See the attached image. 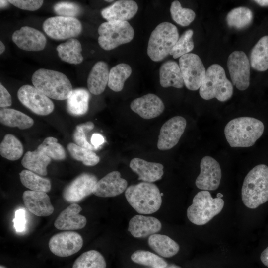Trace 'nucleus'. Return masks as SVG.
<instances>
[{
	"instance_id": "f257e3e1",
	"label": "nucleus",
	"mask_w": 268,
	"mask_h": 268,
	"mask_svg": "<svg viewBox=\"0 0 268 268\" xmlns=\"http://www.w3.org/2000/svg\"><path fill=\"white\" fill-rule=\"evenodd\" d=\"M264 125L262 121L250 117L236 118L225 126L224 134L232 147H248L253 146L262 136Z\"/></svg>"
},
{
	"instance_id": "f03ea898",
	"label": "nucleus",
	"mask_w": 268,
	"mask_h": 268,
	"mask_svg": "<svg viewBox=\"0 0 268 268\" xmlns=\"http://www.w3.org/2000/svg\"><path fill=\"white\" fill-rule=\"evenodd\" d=\"M242 201L249 208L255 209L268 201V167L259 164L245 176L241 189Z\"/></svg>"
},
{
	"instance_id": "7ed1b4c3",
	"label": "nucleus",
	"mask_w": 268,
	"mask_h": 268,
	"mask_svg": "<svg viewBox=\"0 0 268 268\" xmlns=\"http://www.w3.org/2000/svg\"><path fill=\"white\" fill-rule=\"evenodd\" d=\"M31 81L38 90L49 98L55 100L67 99L73 90L67 77L54 70L38 69L33 73Z\"/></svg>"
},
{
	"instance_id": "20e7f679",
	"label": "nucleus",
	"mask_w": 268,
	"mask_h": 268,
	"mask_svg": "<svg viewBox=\"0 0 268 268\" xmlns=\"http://www.w3.org/2000/svg\"><path fill=\"white\" fill-rule=\"evenodd\" d=\"M125 196L129 203L140 214L153 213L162 204L160 190L152 183L142 182L131 185L126 190Z\"/></svg>"
},
{
	"instance_id": "39448f33",
	"label": "nucleus",
	"mask_w": 268,
	"mask_h": 268,
	"mask_svg": "<svg viewBox=\"0 0 268 268\" xmlns=\"http://www.w3.org/2000/svg\"><path fill=\"white\" fill-rule=\"evenodd\" d=\"M233 92L232 83L227 78L223 68L216 64L211 65L199 89L201 97L206 100L215 98L224 102L232 97Z\"/></svg>"
},
{
	"instance_id": "423d86ee",
	"label": "nucleus",
	"mask_w": 268,
	"mask_h": 268,
	"mask_svg": "<svg viewBox=\"0 0 268 268\" xmlns=\"http://www.w3.org/2000/svg\"><path fill=\"white\" fill-rule=\"evenodd\" d=\"M177 28L171 23L163 22L151 32L147 50L149 57L154 62H159L169 54L179 39Z\"/></svg>"
},
{
	"instance_id": "0eeeda50",
	"label": "nucleus",
	"mask_w": 268,
	"mask_h": 268,
	"mask_svg": "<svg viewBox=\"0 0 268 268\" xmlns=\"http://www.w3.org/2000/svg\"><path fill=\"white\" fill-rule=\"evenodd\" d=\"M224 204L222 198H212L208 191H200L194 196L192 204L187 209L188 218L194 224L204 225L221 211Z\"/></svg>"
},
{
	"instance_id": "6e6552de",
	"label": "nucleus",
	"mask_w": 268,
	"mask_h": 268,
	"mask_svg": "<svg viewBox=\"0 0 268 268\" xmlns=\"http://www.w3.org/2000/svg\"><path fill=\"white\" fill-rule=\"evenodd\" d=\"M98 44L105 50H111L131 42L134 32L127 21H110L102 23L98 27Z\"/></svg>"
},
{
	"instance_id": "1a4fd4ad",
	"label": "nucleus",
	"mask_w": 268,
	"mask_h": 268,
	"mask_svg": "<svg viewBox=\"0 0 268 268\" xmlns=\"http://www.w3.org/2000/svg\"><path fill=\"white\" fill-rule=\"evenodd\" d=\"M42 27L50 38L58 40L77 37L82 29L81 22L76 18L60 16L47 18L43 22Z\"/></svg>"
},
{
	"instance_id": "9d476101",
	"label": "nucleus",
	"mask_w": 268,
	"mask_h": 268,
	"mask_svg": "<svg viewBox=\"0 0 268 268\" xmlns=\"http://www.w3.org/2000/svg\"><path fill=\"white\" fill-rule=\"evenodd\" d=\"M179 63L185 86L192 91L200 89L206 70L199 56L194 53L187 54L180 58Z\"/></svg>"
},
{
	"instance_id": "9b49d317",
	"label": "nucleus",
	"mask_w": 268,
	"mask_h": 268,
	"mask_svg": "<svg viewBox=\"0 0 268 268\" xmlns=\"http://www.w3.org/2000/svg\"><path fill=\"white\" fill-rule=\"evenodd\" d=\"M17 97L24 106L38 115H48L54 109L52 100L34 86L24 85L20 87Z\"/></svg>"
},
{
	"instance_id": "f8f14e48",
	"label": "nucleus",
	"mask_w": 268,
	"mask_h": 268,
	"mask_svg": "<svg viewBox=\"0 0 268 268\" xmlns=\"http://www.w3.org/2000/svg\"><path fill=\"white\" fill-rule=\"evenodd\" d=\"M227 67L232 84L239 90L248 88L250 84V66L246 54L235 51L228 57Z\"/></svg>"
},
{
	"instance_id": "ddd939ff",
	"label": "nucleus",
	"mask_w": 268,
	"mask_h": 268,
	"mask_svg": "<svg viewBox=\"0 0 268 268\" xmlns=\"http://www.w3.org/2000/svg\"><path fill=\"white\" fill-rule=\"evenodd\" d=\"M82 236L77 232L66 231L54 235L49 240V248L54 255L67 257L78 252L83 246Z\"/></svg>"
},
{
	"instance_id": "4468645a",
	"label": "nucleus",
	"mask_w": 268,
	"mask_h": 268,
	"mask_svg": "<svg viewBox=\"0 0 268 268\" xmlns=\"http://www.w3.org/2000/svg\"><path fill=\"white\" fill-rule=\"evenodd\" d=\"M97 182V178L94 175L83 173L77 176L64 188L63 197L68 202H78L93 194V189Z\"/></svg>"
},
{
	"instance_id": "2eb2a0df",
	"label": "nucleus",
	"mask_w": 268,
	"mask_h": 268,
	"mask_svg": "<svg viewBox=\"0 0 268 268\" xmlns=\"http://www.w3.org/2000/svg\"><path fill=\"white\" fill-rule=\"evenodd\" d=\"M222 177L219 163L209 156L203 157L200 163V173L197 177L195 184L202 190H215L220 183Z\"/></svg>"
},
{
	"instance_id": "dca6fc26",
	"label": "nucleus",
	"mask_w": 268,
	"mask_h": 268,
	"mask_svg": "<svg viewBox=\"0 0 268 268\" xmlns=\"http://www.w3.org/2000/svg\"><path fill=\"white\" fill-rule=\"evenodd\" d=\"M186 125V119L180 116L173 117L165 122L160 129L158 136V149L167 150L174 147L184 133Z\"/></svg>"
},
{
	"instance_id": "f3484780",
	"label": "nucleus",
	"mask_w": 268,
	"mask_h": 268,
	"mask_svg": "<svg viewBox=\"0 0 268 268\" xmlns=\"http://www.w3.org/2000/svg\"><path fill=\"white\" fill-rule=\"evenodd\" d=\"M12 40L18 48L28 51L43 50L47 43L45 36L41 31L27 26L15 31Z\"/></svg>"
},
{
	"instance_id": "a211bd4d",
	"label": "nucleus",
	"mask_w": 268,
	"mask_h": 268,
	"mask_svg": "<svg viewBox=\"0 0 268 268\" xmlns=\"http://www.w3.org/2000/svg\"><path fill=\"white\" fill-rule=\"evenodd\" d=\"M128 182L118 171H113L98 181L93 191L96 196L107 198L119 195L127 189Z\"/></svg>"
},
{
	"instance_id": "6ab92c4d",
	"label": "nucleus",
	"mask_w": 268,
	"mask_h": 268,
	"mask_svg": "<svg viewBox=\"0 0 268 268\" xmlns=\"http://www.w3.org/2000/svg\"><path fill=\"white\" fill-rule=\"evenodd\" d=\"M131 110L144 119H151L161 115L165 106L156 95L148 93L134 99L130 104Z\"/></svg>"
},
{
	"instance_id": "aec40b11",
	"label": "nucleus",
	"mask_w": 268,
	"mask_h": 268,
	"mask_svg": "<svg viewBox=\"0 0 268 268\" xmlns=\"http://www.w3.org/2000/svg\"><path fill=\"white\" fill-rule=\"evenodd\" d=\"M81 206L76 203H71L58 215L54 226L59 230L70 231L83 228L87 223L85 216L79 214Z\"/></svg>"
},
{
	"instance_id": "412c9836",
	"label": "nucleus",
	"mask_w": 268,
	"mask_h": 268,
	"mask_svg": "<svg viewBox=\"0 0 268 268\" xmlns=\"http://www.w3.org/2000/svg\"><path fill=\"white\" fill-rule=\"evenodd\" d=\"M22 199L26 208L37 216H48L54 212V208L46 193L27 190L23 192Z\"/></svg>"
},
{
	"instance_id": "4be33fe9",
	"label": "nucleus",
	"mask_w": 268,
	"mask_h": 268,
	"mask_svg": "<svg viewBox=\"0 0 268 268\" xmlns=\"http://www.w3.org/2000/svg\"><path fill=\"white\" fill-rule=\"evenodd\" d=\"M136 2L131 0H120L103 9L101 14L107 21H127L132 18L137 13Z\"/></svg>"
},
{
	"instance_id": "5701e85b",
	"label": "nucleus",
	"mask_w": 268,
	"mask_h": 268,
	"mask_svg": "<svg viewBox=\"0 0 268 268\" xmlns=\"http://www.w3.org/2000/svg\"><path fill=\"white\" fill-rule=\"evenodd\" d=\"M161 228V223L157 218L136 215L130 219L128 231L135 238H144L158 232Z\"/></svg>"
},
{
	"instance_id": "b1692460",
	"label": "nucleus",
	"mask_w": 268,
	"mask_h": 268,
	"mask_svg": "<svg viewBox=\"0 0 268 268\" xmlns=\"http://www.w3.org/2000/svg\"><path fill=\"white\" fill-rule=\"evenodd\" d=\"M129 166L138 175V180L145 182L152 183L160 180L164 174L162 164L148 162L137 157L131 160Z\"/></svg>"
},
{
	"instance_id": "393cba45",
	"label": "nucleus",
	"mask_w": 268,
	"mask_h": 268,
	"mask_svg": "<svg viewBox=\"0 0 268 268\" xmlns=\"http://www.w3.org/2000/svg\"><path fill=\"white\" fill-rule=\"evenodd\" d=\"M109 70L108 66L104 61L95 63L90 70L87 78L89 91L94 95H99L105 90L108 85Z\"/></svg>"
},
{
	"instance_id": "a878e982",
	"label": "nucleus",
	"mask_w": 268,
	"mask_h": 268,
	"mask_svg": "<svg viewBox=\"0 0 268 268\" xmlns=\"http://www.w3.org/2000/svg\"><path fill=\"white\" fill-rule=\"evenodd\" d=\"M160 84L162 87L181 88L184 85L179 65L173 61H168L159 69Z\"/></svg>"
},
{
	"instance_id": "bb28decb",
	"label": "nucleus",
	"mask_w": 268,
	"mask_h": 268,
	"mask_svg": "<svg viewBox=\"0 0 268 268\" xmlns=\"http://www.w3.org/2000/svg\"><path fill=\"white\" fill-rule=\"evenodd\" d=\"M149 247L159 255L165 258L174 256L179 251V245L165 235L154 234L148 239Z\"/></svg>"
},
{
	"instance_id": "cd10ccee",
	"label": "nucleus",
	"mask_w": 268,
	"mask_h": 268,
	"mask_svg": "<svg viewBox=\"0 0 268 268\" xmlns=\"http://www.w3.org/2000/svg\"><path fill=\"white\" fill-rule=\"evenodd\" d=\"M90 97V94L86 89H73L67 99V109L68 113L75 116L85 114L88 110Z\"/></svg>"
},
{
	"instance_id": "c85d7f7f",
	"label": "nucleus",
	"mask_w": 268,
	"mask_h": 268,
	"mask_svg": "<svg viewBox=\"0 0 268 268\" xmlns=\"http://www.w3.org/2000/svg\"><path fill=\"white\" fill-rule=\"evenodd\" d=\"M51 159L42 152L36 149L28 151L24 154L22 161V165L27 170H30L41 176L47 174V166Z\"/></svg>"
},
{
	"instance_id": "c756f323",
	"label": "nucleus",
	"mask_w": 268,
	"mask_h": 268,
	"mask_svg": "<svg viewBox=\"0 0 268 268\" xmlns=\"http://www.w3.org/2000/svg\"><path fill=\"white\" fill-rule=\"evenodd\" d=\"M56 50L61 60L66 63L77 65L83 60L81 53V44L77 39L73 38L68 39L58 45Z\"/></svg>"
},
{
	"instance_id": "7c9ffc66",
	"label": "nucleus",
	"mask_w": 268,
	"mask_h": 268,
	"mask_svg": "<svg viewBox=\"0 0 268 268\" xmlns=\"http://www.w3.org/2000/svg\"><path fill=\"white\" fill-rule=\"evenodd\" d=\"M0 122L8 127L24 130L31 127L34 120L25 114L14 109L2 108L0 110Z\"/></svg>"
},
{
	"instance_id": "2f4dec72",
	"label": "nucleus",
	"mask_w": 268,
	"mask_h": 268,
	"mask_svg": "<svg viewBox=\"0 0 268 268\" xmlns=\"http://www.w3.org/2000/svg\"><path fill=\"white\" fill-rule=\"evenodd\" d=\"M251 67L259 71L268 69V36L261 37L253 47L250 55Z\"/></svg>"
},
{
	"instance_id": "473e14b6",
	"label": "nucleus",
	"mask_w": 268,
	"mask_h": 268,
	"mask_svg": "<svg viewBox=\"0 0 268 268\" xmlns=\"http://www.w3.org/2000/svg\"><path fill=\"white\" fill-rule=\"evenodd\" d=\"M21 183L31 191L47 193L51 189L49 179L42 177L30 170L25 169L19 173Z\"/></svg>"
},
{
	"instance_id": "72a5a7b5",
	"label": "nucleus",
	"mask_w": 268,
	"mask_h": 268,
	"mask_svg": "<svg viewBox=\"0 0 268 268\" xmlns=\"http://www.w3.org/2000/svg\"><path fill=\"white\" fill-rule=\"evenodd\" d=\"M132 72L131 67L127 64L121 63L115 66L109 71L108 87L115 92L121 91Z\"/></svg>"
},
{
	"instance_id": "f704fd0d",
	"label": "nucleus",
	"mask_w": 268,
	"mask_h": 268,
	"mask_svg": "<svg viewBox=\"0 0 268 268\" xmlns=\"http://www.w3.org/2000/svg\"><path fill=\"white\" fill-rule=\"evenodd\" d=\"M23 153L20 141L11 134H6L0 144V153L3 157L15 161L20 159Z\"/></svg>"
},
{
	"instance_id": "c9c22d12",
	"label": "nucleus",
	"mask_w": 268,
	"mask_h": 268,
	"mask_svg": "<svg viewBox=\"0 0 268 268\" xmlns=\"http://www.w3.org/2000/svg\"><path fill=\"white\" fill-rule=\"evenodd\" d=\"M253 19L252 11L245 6H240L232 9L226 17L228 26L238 29L248 26L252 22Z\"/></svg>"
},
{
	"instance_id": "e433bc0d",
	"label": "nucleus",
	"mask_w": 268,
	"mask_h": 268,
	"mask_svg": "<svg viewBox=\"0 0 268 268\" xmlns=\"http://www.w3.org/2000/svg\"><path fill=\"white\" fill-rule=\"evenodd\" d=\"M106 263L98 251L91 250L84 252L74 261L72 268H106Z\"/></svg>"
},
{
	"instance_id": "4c0bfd02",
	"label": "nucleus",
	"mask_w": 268,
	"mask_h": 268,
	"mask_svg": "<svg viewBox=\"0 0 268 268\" xmlns=\"http://www.w3.org/2000/svg\"><path fill=\"white\" fill-rule=\"evenodd\" d=\"M67 149L73 159L81 161L85 166H93L100 161V158L93 151L80 147L74 143H68Z\"/></svg>"
},
{
	"instance_id": "58836bf2",
	"label": "nucleus",
	"mask_w": 268,
	"mask_h": 268,
	"mask_svg": "<svg viewBox=\"0 0 268 268\" xmlns=\"http://www.w3.org/2000/svg\"><path fill=\"white\" fill-rule=\"evenodd\" d=\"M131 259L135 263L152 268H164L168 266L164 259L148 251H135L132 254Z\"/></svg>"
},
{
	"instance_id": "ea45409f",
	"label": "nucleus",
	"mask_w": 268,
	"mask_h": 268,
	"mask_svg": "<svg viewBox=\"0 0 268 268\" xmlns=\"http://www.w3.org/2000/svg\"><path fill=\"white\" fill-rule=\"evenodd\" d=\"M37 149L55 160H62L66 157L64 148L58 142L57 139L54 137L46 138Z\"/></svg>"
},
{
	"instance_id": "a19ab883",
	"label": "nucleus",
	"mask_w": 268,
	"mask_h": 268,
	"mask_svg": "<svg viewBox=\"0 0 268 268\" xmlns=\"http://www.w3.org/2000/svg\"><path fill=\"white\" fill-rule=\"evenodd\" d=\"M170 11L172 19L182 26L189 25L194 21L196 16V14L193 10L183 8L178 0L172 2Z\"/></svg>"
},
{
	"instance_id": "79ce46f5",
	"label": "nucleus",
	"mask_w": 268,
	"mask_h": 268,
	"mask_svg": "<svg viewBox=\"0 0 268 268\" xmlns=\"http://www.w3.org/2000/svg\"><path fill=\"white\" fill-rule=\"evenodd\" d=\"M193 35V31L192 29L185 31L179 38L169 54L176 59L189 53L194 47Z\"/></svg>"
},
{
	"instance_id": "37998d69",
	"label": "nucleus",
	"mask_w": 268,
	"mask_h": 268,
	"mask_svg": "<svg viewBox=\"0 0 268 268\" xmlns=\"http://www.w3.org/2000/svg\"><path fill=\"white\" fill-rule=\"evenodd\" d=\"M94 124L91 121L82 123L76 126L73 134V139L74 143L77 145L94 151L96 148L90 143L86 137V132L93 129Z\"/></svg>"
},
{
	"instance_id": "c03bdc74",
	"label": "nucleus",
	"mask_w": 268,
	"mask_h": 268,
	"mask_svg": "<svg viewBox=\"0 0 268 268\" xmlns=\"http://www.w3.org/2000/svg\"><path fill=\"white\" fill-rule=\"evenodd\" d=\"M54 11L58 16L75 17L81 12L80 6L75 3L62 1L56 3L53 6Z\"/></svg>"
},
{
	"instance_id": "a18cd8bd",
	"label": "nucleus",
	"mask_w": 268,
	"mask_h": 268,
	"mask_svg": "<svg viewBox=\"0 0 268 268\" xmlns=\"http://www.w3.org/2000/svg\"><path fill=\"white\" fill-rule=\"evenodd\" d=\"M8 1L16 7L28 11L38 10L44 2L41 0H9Z\"/></svg>"
},
{
	"instance_id": "49530a36",
	"label": "nucleus",
	"mask_w": 268,
	"mask_h": 268,
	"mask_svg": "<svg viewBox=\"0 0 268 268\" xmlns=\"http://www.w3.org/2000/svg\"><path fill=\"white\" fill-rule=\"evenodd\" d=\"M14 227L17 232H22L26 229V219L25 211L23 209L17 210L13 219Z\"/></svg>"
},
{
	"instance_id": "de8ad7c7",
	"label": "nucleus",
	"mask_w": 268,
	"mask_h": 268,
	"mask_svg": "<svg viewBox=\"0 0 268 268\" xmlns=\"http://www.w3.org/2000/svg\"><path fill=\"white\" fill-rule=\"evenodd\" d=\"M12 104L11 96L7 90L0 83V107L5 108Z\"/></svg>"
},
{
	"instance_id": "09e8293b",
	"label": "nucleus",
	"mask_w": 268,
	"mask_h": 268,
	"mask_svg": "<svg viewBox=\"0 0 268 268\" xmlns=\"http://www.w3.org/2000/svg\"><path fill=\"white\" fill-rule=\"evenodd\" d=\"M104 142V137L101 134L98 133H94L92 135L91 144L96 150L98 149Z\"/></svg>"
},
{
	"instance_id": "8fccbe9b",
	"label": "nucleus",
	"mask_w": 268,
	"mask_h": 268,
	"mask_svg": "<svg viewBox=\"0 0 268 268\" xmlns=\"http://www.w3.org/2000/svg\"><path fill=\"white\" fill-rule=\"evenodd\" d=\"M260 259L263 264L268 267V246L262 252Z\"/></svg>"
},
{
	"instance_id": "3c124183",
	"label": "nucleus",
	"mask_w": 268,
	"mask_h": 268,
	"mask_svg": "<svg viewBox=\"0 0 268 268\" xmlns=\"http://www.w3.org/2000/svg\"><path fill=\"white\" fill-rule=\"evenodd\" d=\"M254 1L261 6H268V0H255Z\"/></svg>"
},
{
	"instance_id": "603ef678",
	"label": "nucleus",
	"mask_w": 268,
	"mask_h": 268,
	"mask_svg": "<svg viewBox=\"0 0 268 268\" xmlns=\"http://www.w3.org/2000/svg\"><path fill=\"white\" fill-rule=\"evenodd\" d=\"M9 2L8 0H0V8H5L8 5Z\"/></svg>"
},
{
	"instance_id": "864d4df0",
	"label": "nucleus",
	"mask_w": 268,
	"mask_h": 268,
	"mask_svg": "<svg viewBox=\"0 0 268 268\" xmlns=\"http://www.w3.org/2000/svg\"><path fill=\"white\" fill-rule=\"evenodd\" d=\"M5 50V46L3 43L0 41V54H2Z\"/></svg>"
},
{
	"instance_id": "5fc2aeb1",
	"label": "nucleus",
	"mask_w": 268,
	"mask_h": 268,
	"mask_svg": "<svg viewBox=\"0 0 268 268\" xmlns=\"http://www.w3.org/2000/svg\"><path fill=\"white\" fill-rule=\"evenodd\" d=\"M164 268H181L179 267V266L174 265V264H171L170 265H168L167 267Z\"/></svg>"
},
{
	"instance_id": "6e6d98bb",
	"label": "nucleus",
	"mask_w": 268,
	"mask_h": 268,
	"mask_svg": "<svg viewBox=\"0 0 268 268\" xmlns=\"http://www.w3.org/2000/svg\"><path fill=\"white\" fill-rule=\"evenodd\" d=\"M223 197V195L221 194L220 193H218V194H217V197H218V198H221V197Z\"/></svg>"
},
{
	"instance_id": "4d7b16f0",
	"label": "nucleus",
	"mask_w": 268,
	"mask_h": 268,
	"mask_svg": "<svg viewBox=\"0 0 268 268\" xmlns=\"http://www.w3.org/2000/svg\"><path fill=\"white\" fill-rule=\"evenodd\" d=\"M0 268H6L5 267L2 266V265H0Z\"/></svg>"
},
{
	"instance_id": "13d9d810",
	"label": "nucleus",
	"mask_w": 268,
	"mask_h": 268,
	"mask_svg": "<svg viewBox=\"0 0 268 268\" xmlns=\"http://www.w3.org/2000/svg\"><path fill=\"white\" fill-rule=\"evenodd\" d=\"M105 1L106 2H110L113 1L114 0H105Z\"/></svg>"
}]
</instances>
